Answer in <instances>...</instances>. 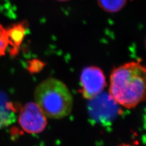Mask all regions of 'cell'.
Returning <instances> with one entry per match:
<instances>
[{
	"label": "cell",
	"instance_id": "7",
	"mask_svg": "<svg viewBox=\"0 0 146 146\" xmlns=\"http://www.w3.org/2000/svg\"><path fill=\"white\" fill-rule=\"evenodd\" d=\"M98 6L108 13H116L124 7L127 0H97Z\"/></svg>",
	"mask_w": 146,
	"mask_h": 146
},
{
	"label": "cell",
	"instance_id": "10",
	"mask_svg": "<svg viewBox=\"0 0 146 146\" xmlns=\"http://www.w3.org/2000/svg\"><path fill=\"white\" fill-rule=\"evenodd\" d=\"M58 1H60V2H66V1H68L70 0H57Z\"/></svg>",
	"mask_w": 146,
	"mask_h": 146
},
{
	"label": "cell",
	"instance_id": "2",
	"mask_svg": "<svg viewBox=\"0 0 146 146\" xmlns=\"http://www.w3.org/2000/svg\"><path fill=\"white\" fill-rule=\"evenodd\" d=\"M35 103L46 117L60 119L70 115L73 97L66 85L53 77L42 81L34 91Z\"/></svg>",
	"mask_w": 146,
	"mask_h": 146
},
{
	"label": "cell",
	"instance_id": "6",
	"mask_svg": "<svg viewBox=\"0 0 146 146\" xmlns=\"http://www.w3.org/2000/svg\"><path fill=\"white\" fill-rule=\"evenodd\" d=\"M7 104L6 98L0 93V128L11 124L14 119V114Z\"/></svg>",
	"mask_w": 146,
	"mask_h": 146
},
{
	"label": "cell",
	"instance_id": "4",
	"mask_svg": "<svg viewBox=\"0 0 146 146\" xmlns=\"http://www.w3.org/2000/svg\"><path fill=\"white\" fill-rule=\"evenodd\" d=\"M46 117L35 102L25 105L20 112L18 122L27 133L36 134L42 132L47 125Z\"/></svg>",
	"mask_w": 146,
	"mask_h": 146
},
{
	"label": "cell",
	"instance_id": "8",
	"mask_svg": "<svg viewBox=\"0 0 146 146\" xmlns=\"http://www.w3.org/2000/svg\"><path fill=\"white\" fill-rule=\"evenodd\" d=\"M8 39L6 29L0 25V57L5 54L8 46Z\"/></svg>",
	"mask_w": 146,
	"mask_h": 146
},
{
	"label": "cell",
	"instance_id": "5",
	"mask_svg": "<svg viewBox=\"0 0 146 146\" xmlns=\"http://www.w3.org/2000/svg\"><path fill=\"white\" fill-rule=\"evenodd\" d=\"M27 25L26 21H23L13 25L6 29L8 44L11 45L10 54L12 56H16L19 52L25 37Z\"/></svg>",
	"mask_w": 146,
	"mask_h": 146
},
{
	"label": "cell",
	"instance_id": "3",
	"mask_svg": "<svg viewBox=\"0 0 146 146\" xmlns=\"http://www.w3.org/2000/svg\"><path fill=\"white\" fill-rule=\"evenodd\" d=\"M80 82L82 95L88 100L98 98L106 86V77L103 71L94 66H87L82 70Z\"/></svg>",
	"mask_w": 146,
	"mask_h": 146
},
{
	"label": "cell",
	"instance_id": "9",
	"mask_svg": "<svg viewBox=\"0 0 146 146\" xmlns=\"http://www.w3.org/2000/svg\"><path fill=\"white\" fill-rule=\"evenodd\" d=\"M119 146H134V145H130V144H121Z\"/></svg>",
	"mask_w": 146,
	"mask_h": 146
},
{
	"label": "cell",
	"instance_id": "1",
	"mask_svg": "<svg viewBox=\"0 0 146 146\" xmlns=\"http://www.w3.org/2000/svg\"><path fill=\"white\" fill-rule=\"evenodd\" d=\"M145 68L139 62L115 68L110 77V96L123 107L135 108L145 100Z\"/></svg>",
	"mask_w": 146,
	"mask_h": 146
}]
</instances>
